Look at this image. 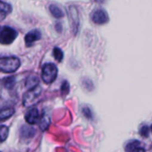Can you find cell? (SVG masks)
<instances>
[{"mask_svg":"<svg viewBox=\"0 0 152 152\" xmlns=\"http://www.w3.org/2000/svg\"><path fill=\"white\" fill-rule=\"evenodd\" d=\"M40 94H41V88L39 86H36L34 88L30 89V91L27 92L23 96V105L29 107L34 104L37 102V100L39 98Z\"/></svg>","mask_w":152,"mask_h":152,"instance_id":"cell-4","label":"cell"},{"mask_svg":"<svg viewBox=\"0 0 152 152\" xmlns=\"http://www.w3.org/2000/svg\"><path fill=\"white\" fill-rule=\"evenodd\" d=\"M9 134L8 127L5 126H0V143L4 142Z\"/></svg>","mask_w":152,"mask_h":152,"instance_id":"cell-13","label":"cell"},{"mask_svg":"<svg viewBox=\"0 0 152 152\" xmlns=\"http://www.w3.org/2000/svg\"><path fill=\"white\" fill-rule=\"evenodd\" d=\"M151 132H152V126H151Z\"/></svg>","mask_w":152,"mask_h":152,"instance_id":"cell-17","label":"cell"},{"mask_svg":"<svg viewBox=\"0 0 152 152\" xmlns=\"http://www.w3.org/2000/svg\"><path fill=\"white\" fill-rule=\"evenodd\" d=\"M53 55L55 57V59L57 61H61L64 58V53L62 52V50L58 47H56L54 48L53 50Z\"/></svg>","mask_w":152,"mask_h":152,"instance_id":"cell-15","label":"cell"},{"mask_svg":"<svg viewBox=\"0 0 152 152\" xmlns=\"http://www.w3.org/2000/svg\"><path fill=\"white\" fill-rule=\"evenodd\" d=\"M25 120L30 125H34L39 120V113L37 108L30 109L26 114H25Z\"/></svg>","mask_w":152,"mask_h":152,"instance_id":"cell-6","label":"cell"},{"mask_svg":"<svg viewBox=\"0 0 152 152\" xmlns=\"http://www.w3.org/2000/svg\"><path fill=\"white\" fill-rule=\"evenodd\" d=\"M14 114V110L13 108H5L0 110V123L10 118Z\"/></svg>","mask_w":152,"mask_h":152,"instance_id":"cell-9","label":"cell"},{"mask_svg":"<svg viewBox=\"0 0 152 152\" xmlns=\"http://www.w3.org/2000/svg\"><path fill=\"white\" fill-rule=\"evenodd\" d=\"M17 36V31L10 27L3 26L0 28V44L2 45L12 44L15 40Z\"/></svg>","mask_w":152,"mask_h":152,"instance_id":"cell-3","label":"cell"},{"mask_svg":"<svg viewBox=\"0 0 152 152\" xmlns=\"http://www.w3.org/2000/svg\"><path fill=\"white\" fill-rule=\"evenodd\" d=\"M41 38V33L38 29H34L30 31L26 36H25V44L28 46H30L34 42L39 40Z\"/></svg>","mask_w":152,"mask_h":152,"instance_id":"cell-7","label":"cell"},{"mask_svg":"<svg viewBox=\"0 0 152 152\" xmlns=\"http://www.w3.org/2000/svg\"><path fill=\"white\" fill-rule=\"evenodd\" d=\"M125 150L127 151H143L144 148L142 147L141 142L139 141H132L126 145Z\"/></svg>","mask_w":152,"mask_h":152,"instance_id":"cell-8","label":"cell"},{"mask_svg":"<svg viewBox=\"0 0 152 152\" xmlns=\"http://www.w3.org/2000/svg\"><path fill=\"white\" fill-rule=\"evenodd\" d=\"M92 20L97 24H104L108 21V16L104 10L98 9L92 13Z\"/></svg>","mask_w":152,"mask_h":152,"instance_id":"cell-5","label":"cell"},{"mask_svg":"<svg viewBox=\"0 0 152 152\" xmlns=\"http://www.w3.org/2000/svg\"><path fill=\"white\" fill-rule=\"evenodd\" d=\"M21 61L16 57H4L0 59V71L4 73H12L19 69Z\"/></svg>","mask_w":152,"mask_h":152,"instance_id":"cell-1","label":"cell"},{"mask_svg":"<svg viewBox=\"0 0 152 152\" xmlns=\"http://www.w3.org/2000/svg\"><path fill=\"white\" fill-rule=\"evenodd\" d=\"M49 11L55 18H62L64 16V12L56 4H51L49 6Z\"/></svg>","mask_w":152,"mask_h":152,"instance_id":"cell-10","label":"cell"},{"mask_svg":"<svg viewBox=\"0 0 152 152\" xmlns=\"http://www.w3.org/2000/svg\"><path fill=\"white\" fill-rule=\"evenodd\" d=\"M21 134L23 138H30L35 134V129L29 126H23L21 130Z\"/></svg>","mask_w":152,"mask_h":152,"instance_id":"cell-11","label":"cell"},{"mask_svg":"<svg viewBox=\"0 0 152 152\" xmlns=\"http://www.w3.org/2000/svg\"><path fill=\"white\" fill-rule=\"evenodd\" d=\"M12 10V7L11 5H9L8 4L6 3H3V2H0V11L2 12H4L5 13H9Z\"/></svg>","mask_w":152,"mask_h":152,"instance_id":"cell-16","label":"cell"},{"mask_svg":"<svg viewBox=\"0 0 152 152\" xmlns=\"http://www.w3.org/2000/svg\"><path fill=\"white\" fill-rule=\"evenodd\" d=\"M15 85V77H8L4 79V86L6 89H12Z\"/></svg>","mask_w":152,"mask_h":152,"instance_id":"cell-14","label":"cell"},{"mask_svg":"<svg viewBox=\"0 0 152 152\" xmlns=\"http://www.w3.org/2000/svg\"><path fill=\"white\" fill-rule=\"evenodd\" d=\"M39 84V78L35 76H30L28 77L27 81H26V86L29 88V89H31V88H34L38 86Z\"/></svg>","mask_w":152,"mask_h":152,"instance_id":"cell-12","label":"cell"},{"mask_svg":"<svg viewBox=\"0 0 152 152\" xmlns=\"http://www.w3.org/2000/svg\"><path fill=\"white\" fill-rule=\"evenodd\" d=\"M57 68L53 63H46L42 68L41 77L46 84H51L57 77Z\"/></svg>","mask_w":152,"mask_h":152,"instance_id":"cell-2","label":"cell"}]
</instances>
